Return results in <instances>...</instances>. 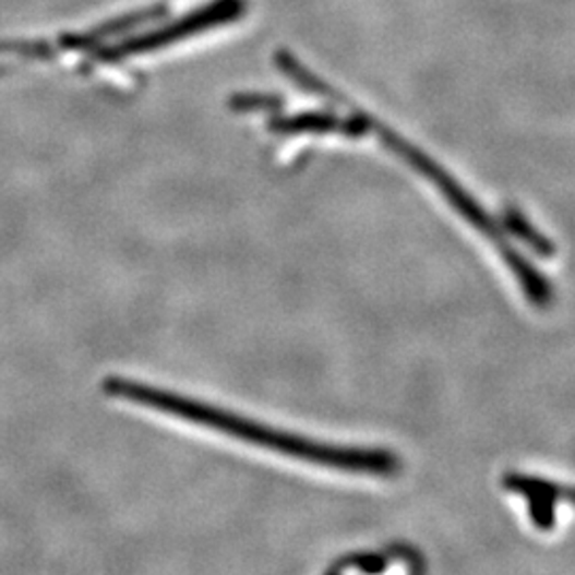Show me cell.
Here are the masks:
<instances>
[{
  "mask_svg": "<svg viewBox=\"0 0 575 575\" xmlns=\"http://www.w3.org/2000/svg\"><path fill=\"white\" fill-rule=\"evenodd\" d=\"M116 397L131 398L139 405H147L152 409H160L173 416H181L188 420H194L199 424H209L212 429H218L224 433L237 435L250 443H259L268 450L286 452L290 456L311 460L318 465L339 467V469H356V471H371V474H391L397 467V460L386 452H371V450H348V447H331V445H318V443L297 440L284 433L268 431L265 427L237 420L228 414H220L214 409H205L196 403H188L183 398L171 397L165 393H154L145 386H134L133 382H111L109 384Z\"/></svg>",
  "mask_w": 575,
  "mask_h": 575,
  "instance_id": "1",
  "label": "cell"
},
{
  "mask_svg": "<svg viewBox=\"0 0 575 575\" xmlns=\"http://www.w3.org/2000/svg\"><path fill=\"white\" fill-rule=\"evenodd\" d=\"M245 2L243 0H216L205 4L203 9L181 17L178 22L169 24L163 31L149 33L145 37H134L127 44L118 45V47H103L96 51V58L100 60H120L127 56H134V53H145V51H154L160 49L165 45L176 44L181 39H188L192 35H199L212 26H220L226 22H235L243 15Z\"/></svg>",
  "mask_w": 575,
  "mask_h": 575,
  "instance_id": "2",
  "label": "cell"
},
{
  "mask_svg": "<svg viewBox=\"0 0 575 575\" xmlns=\"http://www.w3.org/2000/svg\"><path fill=\"white\" fill-rule=\"evenodd\" d=\"M160 11H163L160 7L149 9V11H139V13H133V15L120 17V20H116V22H109V24L100 26L98 31H94V33H89V35H84V37H73V35H69V37L62 39V45H64L67 49H92V47H96L100 41L109 39L111 35H120V33L131 31V28L139 26V24H145V22L158 17Z\"/></svg>",
  "mask_w": 575,
  "mask_h": 575,
  "instance_id": "3",
  "label": "cell"
}]
</instances>
